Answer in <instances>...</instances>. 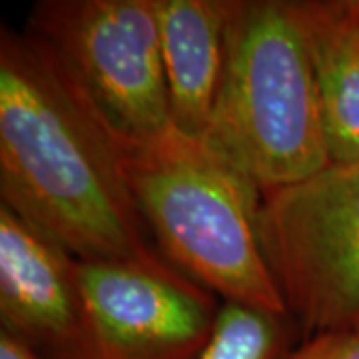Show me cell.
Returning a JSON list of instances; mask_svg holds the SVG:
<instances>
[{
    "label": "cell",
    "instance_id": "6da1fadb",
    "mask_svg": "<svg viewBox=\"0 0 359 359\" xmlns=\"http://www.w3.org/2000/svg\"><path fill=\"white\" fill-rule=\"evenodd\" d=\"M0 204L78 259L152 248L124 174V136L60 58L0 28Z\"/></svg>",
    "mask_w": 359,
    "mask_h": 359
},
{
    "label": "cell",
    "instance_id": "7a4b0ae2",
    "mask_svg": "<svg viewBox=\"0 0 359 359\" xmlns=\"http://www.w3.org/2000/svg\"><path fill=\"white\" fill-rule=\"evenodd\" d=\"M124 174L158 252L224 304L290 318L262 250V190L208 136H124Z\"/></svg>",
    "mask_w": 359,
    "mask_h": 359
},
{
    "label": "cell",
    "instance_id": "3957f363",
    "mask_svg": "<svg viewBox=\"0 0 359 359\" xmlns=\"http://www.w3.org/2000/svg\"><path fill=\"white\" fill-rule=\"evenodd\" d=\"M208 138L262 192L332 164L313 70L290 0H228L226 65Z\"/></svg>",
    "mask_w": 359,
    "mask_h": 359
},
{
    "label": "cell",
    "instance_id": "277c9868",
    "mask_svg": "<svg viewBox=\"0 0 359 359\" xmlns=\"http://www.w3.org/2000/svg\"><path fill=\"white\" fill-rule=\"evenodd\" d=\"M257 231L304 339L351 330L359 320V160L264 190Z\"/></svg>",
    "mask_w": 359,
    "mask_h": 359
},
{
    "label": "cell",
    "instance_id": "5b68a950",
    "mask_svg": "<svg viewBox=\"0 0 359 359\" xmlns=\"http://www.w3.org/2000/svg\"><path fill=\"white\" fill-rule=\"evenodd\" d=\"M26 30L50 48L122 136L172 126L158 0H40Z\"/></svg>",
    "mask_w": 359,
    "mask_h": 359
},
{
    "label": "cell",
    "instance_id": "8992f818",
    "mask_svg": "<svg viewBox=\"0 0 359 359\" xmlns=\"http://www.w3.org/2000/svg\"><path fill=\"white\" fill-rule=\"evenodd\" d=\"M98 359H200L222 299L154 248L112 259H80Z\"/></svg>",
    "mask_w": 359,
    "mask_h": 359
},
{
    "label": "cell",
    "instance_id": "52a82bcc",
    "mask_svg": "<svg viewBox=\"0 0 359 359\" xmlns=\"http://www.w3.org/2000/svg\"><path fill=\"white\" fill-rule=\"evenodd\" d=\"M0 332L44 359H98L80 259L0 204Z\"/></svg>",
    "mask_w": 359,
    "mask_h": 359
},
{
    "label": "cell",
    "instance_id": "ba28073f",
    "mask_svg": "<svg viewBox=\"0 0 359 359\" xmlns=\"http://www.w3.org/2000/svg\"><path fill=\"white\" fill-rule=\"evenodd\" d=\"M158 20L172 126L204 138L226 65L228 0H158Z\"/></svg>",
    "mask_w": 359,
    "mask_h": 359
},
{
    "label": "cell",
    "instance_id": "9c48e42d",
    "mask_svg": "<svg viewBox=\"0 0 359 359\" xmlns=\"http://www.w3.org/2000/svg\"><path fill=\"white\" fill-rule=\"evenodd\" d=\"M308 50L332 162L359 160V0H290Z\"/></svg>",
    "mask_w": 359,
    "mask_h": 359
},
{
    "label": "cell",
    "instance_id": "30bf717a",
    "mask_svg": "<svg viewBox=\"0 0 359 359\" xmlns=\"http://www.w3.org/2000/svg\"><path fill=\"white\" fill-rule=\"evenodd\" d=\"M294 321L238 304H222L218 325L200 359H292Z\"/></svg>",
    "mask_w": 359,
    "mask_h": 359
},
{
    "label": "cell",
    "instance_id": "8fae6325",
    "mask_svg": "<svg viewBox=\"0 0 359 359\" xmlns=\"http://www.w3.org/2000/svg\"><path fill=\"white\" fill-rule=\"evenodd\" d=\"M292 359H359V334L327 332L304 339Z\"/></svg>",
    "mask_w": 359,
    "mask_h": 359
},
{
    "label": "cell",
    "instance_id": "7c38bea8",
    "mask_svg": "<svg viewBox=\"0 0 359 359\" xmlns=\"http://www.w3.org/2000/svg\"><path fill=\"white\" fill-rule=\"evenodd\" d=\"M0 359H44L36 355L32 349L22 346L8 334L0 332Z\"/></svg>",
    "mask_w": 359,
    "mask_h": 359
},
{
    "label": "cell",
    "instance_id": "4fadbf2b",
    "mask_svg": "<svg viewBox=\"0 0 359 359\" xmlns=\"http://www.w3.org/2000/svg\"><path fill=\"white\" fill-rule=\"evenodd\" d=\"M347 332H355V334H359V320L355 321V325H353L351 330H347Z\"/></svg>",
    "mask_w": 359,
    "mask_h": 359
}]
</instances>
